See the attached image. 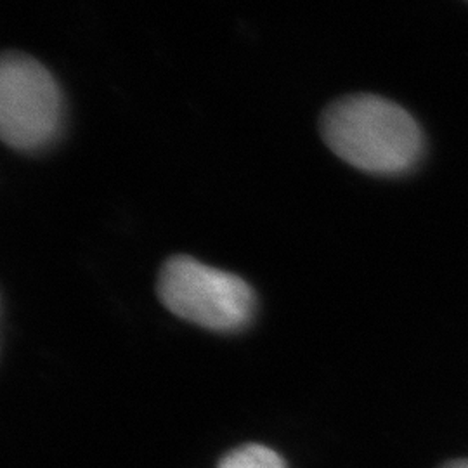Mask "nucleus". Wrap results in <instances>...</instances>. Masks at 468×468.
<instances>
[{"label":"nucleus","mask_w":468,"mask_h":468,"mask_svg":"<svg viewBox=\"0 0 468 468\" xmlns=\"http://www.w3.org/2000/svg\"><path fill=\"white\" fill-rule=\"evenodd\" d=\"M321 135L340 160L371 176L411 172L425 153L419 122L394 101L375 94L334 101L323 112Z\"/></svg>","instance_id":"obj_1"},{"label":"nucleus","mask_w":468,"mask_h":468,"mask_svg":"<svg viewBox=\"0 0 468 468\" xmlns=\"http://www.w3.org/2000/svg\"><path fill=\"white\" fill-rule=\"evenodd\" d=\"M65 125V100L48 68L7 52L0 63V135L5 146L38 153L52 146Z\"/></svg>","instance_id":"obj_2"},{"label":"nucleus","mask_w":468,"mask_h":468,"mask_svg":"<svg viewBox=\"0 0 468 468\" xmlns=\"http://www.w3.org/2000/svg\"><path fill=\"white\" fill-rule=\"evenodd\" d=\"M158 297L172 314L216 332H234L250 321L255 297L239 276L177 255L158 276Z\"/></svg>","instance_id":"obj_3"},{"label":"nucleus","mask_w":468,"mask_h":468,"mask_svg":"<svg viewBox=\"0 0 468 468\" xmlns=\"http://www.w3.org/2000/svg\"><path fill=\"white\" fill-rule=\"evenodd\" d=\"M218 468H286L283 458L268 446L245 444L228 452Z\"/></svg>","instance_id":"obj_4"},{"label":"nucleus","mask_w":468,"mask_h":468,"mask_svg":"<svg viewBox=\"0 0 468 468\" xmlns=\"http://www.w3.org/2000/svg\"><path fill=\"white\" fill-rule=\"evenodd\" d=\"M442 468H468V460H458V462H452Z\"/></svg>","instance_id":"obj_5"}]
</instances>
